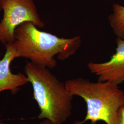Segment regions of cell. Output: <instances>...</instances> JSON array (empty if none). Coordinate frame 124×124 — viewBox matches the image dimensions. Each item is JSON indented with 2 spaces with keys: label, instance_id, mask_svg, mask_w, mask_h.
<instances>
[{
  "label": "cell",
  "instance_id": "cell-1",
  "mask_svg": "<svg viewBox=\"0 0 124 124\" xmlns=\"http://www.w3.org/2000/svg\"><path fill=\"white\" fill-rule=\"evenodd\" d=\"M12 43L19 58L29 59L32 62L53 69L57 65L54 57L64 61L79 49L80 36L71 38H60L41 31L32 23L26 22L19 25L14 33Z\"/></svg>",
  "mask_w": 124,
  "mask_h": 124
},
{
  "label": "cell",
  "instance_id": "cell-2",
  "mask_svg": "<svg viewBox=\"0 0 124 124\" xmlns=\"http://www.w3.org/2000/svg\"><path fill=\"white\" fill-rule=\"evenodd\" d=\"M25 73L33 89V98L40 108V119L53 124H62L71 116L73 96L65 83L58 79L49 69L27 62Z\"/></svg>",
  "mask_w": 124,
  "mask_h": 124
},
{
  "label": "cell",
  "instance_id": "cell-3",
  "mask_svg": "<svg viewBox=\"0 0 124 124\" xmlns=\"http://www.w3.org/2000/svg\"><path fill=\"white\" fill-rule=\"evenodd\" d=\"M64 83L73 96L81 97L86 103L84 120L75 124H83L87 121L91 124L100 121L116 124L118 112L124 105V91L119 85L110 81L92 82L81 77L67 80Z\"/></svg>",
  "mask_w": 124,
  "mask_h": 124
},
{
  "label": "cell",
  "instance_id": "cell-4",
  "mask_svg": "<svg viewBox=\"0 0 124 124\" xmlns=\"http://www.w3.org/2000/svg\"><path fill=\"white\" fill-rule=\"evenodd\" d=\"M0 21V42L6 46L14 40V33L17 27L30 22L39 28L45 26L40 18L34 0H5Z\"/></svg>",
  "mask_w": 124,
  "mask_h": 124
},
{
  "label": "cell",
  "instance_id": "cell-5",
  "mask_svg": "<svg viewBox=\"0 0 124 124\" xmlns=\"http://www.w3.org/2000/svg\"><path fill=\"white\" fill-rule=\"evenodd\" d=\"M116 53L104 62H89L87 67L98 76V81H110L119 85L124 82V39L117 37Z\"/></svg>",
  "mask_w": 124,
  "mask_h": 124
},
{
  "label": "cell",
  "instance_id": "cell-6",
  "mask_svg": "<svg viewBox=\"0 0 124 124\" xmlns=\"http://www.w3.org/2000/svg\"><path fill=\"white\" fill-rule=\"evenodd\" d=\"M6 51L4 57L0 60V93L9 90L15 95L20 89V87L29 82L26 75L19 73L14 74L12 73L10 65L16 58H19L18 53L12 44L6 46Z\"/></svg>",
  "mask_w": 124,
  "mask_h": 124
},
{
  "label": "cell",
  "instance_id": "cell-7",
  "mask_svg": "<svg viewBox=\"0 0 124 124\" xmlns=\"http://www.w3.org/2000/svg\"><path fill=\"white\" fill-rule=\"evenodd\" d=\"M108 21L117 37L124 39V6L119 4L113 5V12L109 16Z\"/></svg>",
  "mask_w": 124,
  "mask_h": 124
},
{
  "label": "cell",
  "instance_id": "cell-8",
  "mask_svg": "<svg viewBox=\"0 0 124 124\" xmlns=\"http://www.w3.org/2000/svg\"><path fill=\"white\" fill-rule=\"evenodd\" d=\"M116 124H124V105L118 112Z\"/></svg>",
  "mask_w": 124,
  "mask_h": 124
},
{
  "label": "cell",
  "instance_id": "cell-9",
  "mask_svg": "<svg viewBox=\"0 0 124 124\" xmlns=\"http://www.w3.org/2000/svg\"><path fill=\"white\" fill-rule=\"evenodd\" d=\"M0 124H6L4 123H3V122H0ZM40 124H52V123L50 121H49V120H45L44 121H42V122H41Z\"/></svg>",
  "mask_w": 124,
  "mask_h": 124
},
{
  "label": "cell",
  "instance_id": "cell-10",
  "mask_svg": "<svg viewBox=\"0 0 124 124\" xmlns=\"http://www.w3.org/2000/svg\"><path fill=\"white\" fill-rule=\"evenodd\" d=\"M5 0H0V12L2 10V6L3 3L4 2Z\"/></svg>",
  "mask_w": 124,
  "mask_h": 124
}]
</instances>
